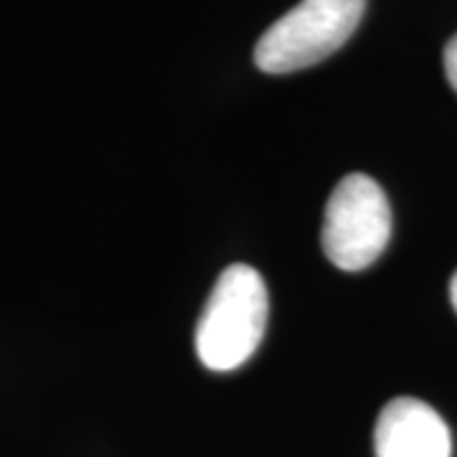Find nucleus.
Listing matches in <instances>:
<instances>
[{
  "label": "nucleus",
  "mask_w": 457,
  "mask_h": 457,
  "mask_svg": "<svg viewBox=\"0 0 457 457\" xmlns=\"http://www.w3.org/2000/svg\"><path fill=\"white\" fill-rule=\"evenodd\" d=\"M270 297L262 275L249 264L227 267L204 305L196 326V353L212 371H234L260 348Z\"/></svg>",
  "instance_id": "nucleus-1"
},
{
  "label": "nucleus",
  "mask_w": 457,
  "mask_h": 457,
  "mask_svg": "<svg viewBox=\"0 0 457 457\" xmlns=\"http://www.w3.org/2000/svg\"><path fill=\"white\" fill-rule=\"evenodd\" d=\"M374 450L376 457H453V437L437 409L399 396L376 420Z\"/></svg>",
  "instance_id": "nucleus-4"
},
{
  "label": "nucleus",
  "mask_w": 457,
  "mask_h": 457,
  "mask_svg": "<svg viewBox=\"0 0 457 457\" xmlns=\"http://www.w3.org/2000/svg\"><path fill=\"white\" fill-rule=\"evenodd\" d=\"M366 0H300L254 46L264 74H293L326 62L356 33Z\"/></svg>",
  "instance_id": "nucleus-2"
},
{
  "label": "nucleus",
  "mask_w": 457,
  "mask_h": 457,
  "mask_svg": "<svg viewBox=\"0 0 457 457\" xmlns=\"http://www.w3.org/2000/svg\"><path fill=\"white\" fill-rule=\"evenodd\" d=\"M392 239V206L384 188L351 173L333 188L323 216V252L343 272L371 267Z\"/></svg>",
  "instance_id": "nucleus-3"
},
{
  "label": "nucleus",
  "mask_w": 457,
  "mask_h": 457,
  "mask_svg": "<svg viewBox=\"0 0 457 457\" xmlns=\"http://www.w3.org/2000/svg\"><path fill=\"white\" fill-rule=\"evenodd\" d=\"M445 74H447V82L450 87L457 92V33L447 41V46H445Z\"/></svg>",
  "instance_id": "nucleus-5"
},
{
  "label": "nucleus",
  "mask_w": 457,
  "mask_h": 457,
  "mask_svg": "<svg viewBox=\"0 0 457 457\" xmlns=\"http://www.w3.org/2000/svg\"><path fill=\"white\" fill-rule=\"evenodd\" d=\"M450 300H453V308H455L457 312V272L453 275V279H450Z\"/></svg>",
  "instance_id": "nucleus-6"
}]
</instances>
